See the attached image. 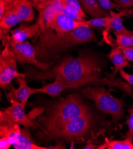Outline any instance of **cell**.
<instances>
[{
	"mask_svg": "<svg viewBox=\"0 0 133 149\" xmlns=\"http://www.w3.org/2000/svg\"><path fill=\"white\" fill-rule=\"evenodd\" d=\"M88 84L108 85L110 87H115L127 93L133 99L132 90L129 84L127 82H124L120 79L110 80L107 78H100L98 76L87 77L77 81L73 82L64 81L61 79L56 77L53 83L46 84L41 88H36V90L37 93H45L51 97L55 98L60 95L61 93L66 89L77 88Z\"/></svg>",
	"mask_w": 133,
	"mask_h": 149,
	"instance_id": "3",
	"label": "cell"
},
{
	"mask_svg": "<svg viewBox=\"0 0 133 149\" xmlns=\"http://www.w3.org/2000/svg\"><path fill=\"white\" fill-rule=\"evenodd\" d=\"M108 149H133V137L125 138L122 140L106 139L105 143L97 148Z\"/></svg>",
	"mask_w": 133,
	"mask_h": 149,
	"instance_id": "19",
	"label": "cell"
},
{
	"mask_svg": "<svg viewBox=\"0 0 133 149\" xmlns=\"http://www.w3.org/2000/svg\"><path fill=\"white\" fill-rule=\"evenodd\" d=\"M14 141L12 139L3 137L0 139V148L1 149H8L11 146H13Z\"/></svg>",
	"mask_w": 133,
	"mask_h": 149,
	"instance_id": "28",
	"label": "cell"
},
{
	"mask_svg": "<svg viewBox=\"0 0 133 149\" xmlns=\"http://www.w3.org/2000/svg\"><path fill=\"white\" fill-rule=\"evenodd\" d=\"M101 71L100 62L91 55H80L77 57H65L50 68L38 71L30 68L26 77L31 81H44L58 77L66 82L77 81L87 77L98 76Z\"/></svg>",
	"mask_w": 133,
	"mask_h": 149,
	"instance_id": "1",
	"label": "cell"
},
{
	"mask_svg": "<svg viewBox=\"0 0 133 149\" xmlns=\"http://www.w3.org/2000/svg\"><path fill=\"white\" fill-rule=\"evenodd\" d=\"M63 6L75 9L83 14H86L82 8L78 0H62Z\"/></svg>",
	"mask_w": 133,
	"mask_h": 149,
	"instance_id": "24",
	"label": "cell"
},
{
	"mask_svg": "<svg viewBox=\"0 0 133 149\" xmlns=\"http://www.w3.org/2000/svg\"><path fill=\"white\" fill-rule=\"evenodd\" d=\"M81 94L86 99L93 100L99 110L110 115L114 124L124 118L123 108L127 105L122 99L113 97L110 90H107L103 87L87 86L82 89Z\"/></svg>",
	"mask_w": 133,
	"mask_h": 149,
	"instance_id": "4",
	"label": "cell"
},
{
	"mask_svg": "<svg viewBox=\"0 0 133 149\" xmlns=\"http://www.w3.org/2000/svg\"><path fill=\"white\" fill-rule=\"evenodd\" d=\"M6 2L12 5L20 22H31L35 19L34 3L30 0H11Z\"/></svg>",
	"mask_w": 133,
	"mask_h": 149,
	"instance_id": "12",
	"label": "cell"
},
{
	"mask_svg": "<svg viewBox=\"0 0 133 149\" xmlns=\"http://www.w3.org/2000/svg\"><path fill=\"white\" fill-rule=\"evenodd\" d=\"M111 17L108 16L105 17L94 18L89 20H85L82 22V24L84 26H94L97 27H105L106 29V32H109V28L111 23Z\"/></svg>",
	"mask_w": 133,
	"mask_h": 149,
	"instance_id": "21",
	"label": "cell"
},
{
	"mask_svg": "<svg viewBox=\"0 0 133 149\" xmlns=\"http://www.w3.org/2000/svg\"><path fill=\"white\" fill-rule=\"evenodd\" d=\"M110 15L111 17V23L109 28V31L110 29L114 30V32L120 34L128 36H132L133 31H130L128 30L123 24L121 16H126L127 14L125 13V10H122L118 13L113 12L110 10Z\"/></svg>",
	"mask_w": 133,
	"mask_h": 149,
	"instance_id": "18",
	"label": "cell"
},
{
	"mask_svg": "<svg viewBox=\"0 0 133 149\" xmlns=\"http://www.w3.org/2000/svg\"><path fill=\"white\" fill-rule=\"evenodd\" d=\"M21 128L19 125H0V137H7L13 140V143L18 141Z\"/></svg>",
	"mask_w": 133,
	"mask_h": 149,
	"instance_id": "20",
	"label": "cell"
},
{
	"mask_svg": "<svg viewBox=\"0 0 133 149\" xmlns=\"http://www.w3.org/2000/svg\"><path fill=\"white\" fill-rule=\"evenodd\" d=\"M6 1H11V0H5ZM30 1H32L34 3H35V4H38L39 3V1L38 0H30Z\"/></svg>",
	"mask_w": 133,
	"mask_h": 149,
	"instance_id": "33",
	"label": "cell"
},
{
	"mask_svg": "<svg viewBox=\"0 0 133 149\" xmlns=\"http://www.w3.org/2000/svg\"><path fill=\"white\" fill-rule=\"evenodd\" d=\"M116 36V44L117 46L133 47V36L120 35L114 32Z\"/></svg>",
	"mask_w": 133,
	"mask_h": 149,
	"instance_id": "23",
	"label": "cell"
},
{
	"mask_svg": "<svg viewBox=\"0 0 133 149\" xmlns=\"http://www.w3.org/2000/svg\"><path fill=\"white\" fill-rule=\"evenodd\" d=\"M98 2L100 7L105 10H111L114 8H122L120 6L112 2L111 0H98Z\"/></svg>",
	"mask_w": 133,
	"mask_h": 149,
	"instance_id": "25",
	"label": "cell"
},
{
	"mask_svg": "<svg viewBox=\"0 0 133 149\" xmlns=\"http://www.w3.org/2000/svg\"><path fill=\"white\" fill-rule=\"evenodd\" d=\"M47 0H38L39 3H44V2H46L47 1Z\"/></svg>",
	"mask_w": 133,
	"mask_h": 149,
	"instance_id": "34",
	"label": "cell"
},
{
	"mask_svg": "<svg viewBox=\"0 0 133 149\" xmlns=\"http://www.w3.org/2000/svg\"><path fill=\"white\" fill-rule=\"evenodd\" d=\"M17 59L18 63L22 65L25 64H30L42 71L49 70L54 64V62H44L38 59L35 47L27 40L22 43L20 52Z\"/></svg>",
	"mask_w": 133,
	"mask_h": 149,
	"instance_id": "8",
	"label": "cell"
},
{
	"mask_svg": "<svg viewBox=\"0 0 133 149\" xmlns=\"http://www.w3.org/2000/svg\"><path fill=\"white\" fill-rule=\"evenodd\" d=\"M128 112L130 113L129 118L127 120V125L128 127V131L127 132L124 138L133 137V108L128 109Z\"/></svg>",
	"mask_w": 133,
	"mask_h": 149,
	"instance_id": "26",
	"label": "cell"
},
{
	"mask_svg": "<svg viewBox=\"0 0 133 149\" xmlns=\"http://www.w3.org/2000/svg\"><path fill=\"white\" fill-rule=\"evenodd\" d=\"M97 38L89 26H83L76 28L68 33L70 47L90 42H96Z\"/></svg>",
	"mask_w": 133,
	"mask_h": 149,
	"instance_id": "10",
	"label": "cell"
},
{
	"mask_svg": "<svg viewBox=\"0 0 133 149\" xmlns=\"http://www.w3.org/2000/svg\"><path fill=\"white\" fill-rule=\"evenodd\" d=\"M4 49L0 54V86L6 91L11 81L17 77L25 79L27 73H21L17 70L18 59L6 43Z\"/></svg>",
	"mask_w": 133,
	"mask_h": 149,
	"instance_id": "6",
	"label": "cell"
},
{
	"mask_svg": "<svg viewBox=\"0 0 133 149\" xmlns=\"http://www.w3.org/2000/svg\"><path fill=\"white\" fill-rule=\"evenodd\" d=\"M82 10L93 19L106 17L108 13L99 4L98 0H78Z\"/></svg>",
	"mask_w": 133,
	"mask_h": 149,
	"instance_id": "17",
	"label": "cell"
},
{
	"mask_svg": "<svg viewBox=\"0 0 133 149\" xmlns=\"http://www.w3.org/2000/svg\"><path fill=\"white\" fill-rule=\"evenodd\" d=\"M83 26L82 22L72 20L63 13H61L56 14L54 16L50 23V27L56 32L66 33Z\"/></svg>",
	"mask_w": 133,
	"mask_h": 149,
	"instance_id": "11",
	"label": "cell"
},
{
	"mask_svg": "<svg viewBox=\"0 0 133 149\" xmlns=\"http://www.w3.org/2000/svg\"><path fill=\"white\" fill-rule=\"evenodd\" d=\"M106 56L110 59L114 66L113 72L108 74L109 79L110 80L115 79L117 74L121 69H124L125 67H131L122 52L118 47H112L110 52Z\"/></svg>",
	"mask_w": 133,
	"mask_h": 149,
	"instance_id": "14",
	"label": "cell"
},
{
	"mask_svg": "<svg viewBox=\"0 0 133 149\" xmlns=\"http://www.w3.org/2000/svg\"><path fill=\"white\" fill-rule=\"evenodd\" d=\"M120 75L121 77L125 80L129 84L133 85V75L132 74H129L127 73L123 69H121L120 71Z\"/></svg>",
	"mask_w": 133,
	"mask_h": 149,
	"instance_id": "30",
	"label": "cell"
},
{
	"mask_svg": "<svg viewBox=\"0 0 133 149\" xmlns=\"http://www.w3.org/2000/svg\"><path fill=\"white\" fill-rule=\"evenodd\" d=\"M46 149H65L66 148L62 144H58L56 146H50V147H46Z\"/></svg>",
	"mask_w": 133,
	"mask_h": 149,
	"instance_id": "32",
	"label": "cell"
},
{
	"mask_svg": "<svg viewBox=\"0 0 133 149\" xmlns=\"http://www.w3.org/2000/svg\"><path fill=\"white\" fill-rule=\"evenodd\" d=\"M6 8L7 6L5 0H0V19H1L4 16Z\"/></svg>",
	"mask_w": 133,
	"mask_h": 149,
	"instance_id": "31",
	"label": "cell"
},
{
	"mask_svg": "<svg viewBox=\"0 0 133 149\" xmlns=\"http://www.w3.org/2000/svg\"><path fill=\"white\" fill-rule=\"evenodd\" d=\"M6 6L7 8L4 16L1 19H0L1 40L8 35L10 29L20 22V20L12 5L6 3Z\"/></svg>",
	"mask_w": 133,
	"mask_h": 149,
	"instance_id": "13",
	"label": "cell"
},
{
	"mask_svg": "<svg viewBox=\"0 0 133 149\" xmlns=\"http://www.w3.org/2000/svg\"><path fill=\"white\" fill-rule=\"evenodd\" d=\"M94 121L90 113L75 118L46 136L49 140L65 143L84 140L85 135L90 132Z\"/></svg>",
	"mask_w": 133,
	"mask_h": 149,
	"instance_id": "5",
	"label": "cell"
},
{
	"mask_svg": "<svg viewBox=\"0 0 133 149\" xmlns=\"http://www.w3.org/2000/svg\"><path fill=\"white\" fill-rule=\"evenodd\" d=\"M122 52L125 57L128 61L133 62V47L117 46Z\"/></svg>",
	"mask_w": 133,
	"mask_h": 149,
	"instance_id": "27",
	"label": "cell"
},
{
	"mask_svg": "<svg viewBox=\"0 0 133 149\" xmlns=\"http://www.w3.org/2000/svg\"><path fill=\"white\" fill-rule=\"evenodd\" d=\"M132 36H133V35H132Z\"/></svg>",
	"mask_w": 133,
	"mask_h": 149,
	"instance_id": "35",
	"label": "cell"
},
{
	"mask_svg": "<svg viewBox=\"0 0 133 149\" xmlns=\"http://www.w3.org/2000/svg\"><path fill=\"white\" fill-rule=\"evenodd\" d=\"M44 109L45 115L40 116L35 123L45 136L72 119L90 113L77 93L70 94L58 100L50 102L46 104Z\"/></svg>",
	"mask_w": 133,
	"mask_h": 149,
	"instance_id": "2",
	"label": "cell"
},
{
	"mask_svg": "<svg viewBox=\"0 0 133 149\" xmlns=\"http://www.w3.org/2000/svg\"><path fill=\"white\" fill-rule=\"evenodd\" d=\"M15 149H46L45 147H41L36 144L32 139L28 128H21L18 141L13 144Z\"/></svg>",
	"mask_w": 133,
	"mask_h": 149,
	"instance_id": "16",
	"label": "cell"
},
{
	"mask_svg": "<svg viewBox=\"0 0 133 149\" xmlns=\"http://www.w3.org/2000/svg\"><path fill=\"white\" fill-rule=\"evenodd\" d=\"M15 81L19 85V87L16 88L10 83L8 88V92H6L7 99L10 102L13 100L26 105L29 96L37 93L36 88L29 87L27 84V81L22 77L16 78Z\"/></svg>",
	"mask_w": 133,
	"mask_h": 149,
	"instance_id": "9",
	"label": "cell"
},
{
	"mask_svg": "<svg viewBox=\"0 0 133 149\" xmlns=\"http://www.w3.org/2000/svg\"><path fill=\"white\" fill-rule=\"evenodd\" d=\"M11 105L0 111V125H19L24 128L37 130L38 126L32 122L25 112V107L21 102L10 100Z\"/></svg>",
	"mask_w": 133,
	"mask_h": 149,
	"instance_id": "7",
	"label": "cell"
},
{
	"mask_svg": "<svg viewBox=\"0 0 133 149\" xmlns=\"http://www.w3.org/2000/svg\"><path fill=\"white\" fill-rule=\"evenodd\" d=\"M38 30L39 24L38 22L31 25L23 24L11 31L10 32V37L14 40L22 43L28 38L34 37L37 35Z\"/></svg>",
	"mask_w": 133,
	"mask_h": 149,
	"instance_id": "15",
	"label": "cell"
},
{
	"mask_svg": "<svg viewBox=\"0 0 133 149\" xmlns=\"http://www.w3.org/2000/svg\"><path fill=\"white\" fill-rule=\"evenodd\" d=\"M62 13L69 18L76 21L84 22L85 21L84 18H87V16L86 14H83L75 9L65 6H63Z\"/></svg>",
	"mask_w": 133,
	"mask_h": 149,
	"instance_id": "22",
	"label": "cell"
},
{
	"mask_svg": "<svg viewBox=\"0 0 133 149\" xmlns=\"http://www.w3.org/2000/svg\"><path fill=\"white\" fill-rule=\"evenodd\" d=\"M111 1L124 8H128L133 6V0H111Z\"/></svg>",
	"mask_w": 133,
	"mask_h": 149,
	"instance_id": "29",
	"label": "cell"
}]
</instances>
